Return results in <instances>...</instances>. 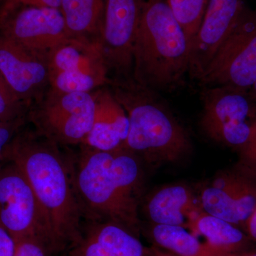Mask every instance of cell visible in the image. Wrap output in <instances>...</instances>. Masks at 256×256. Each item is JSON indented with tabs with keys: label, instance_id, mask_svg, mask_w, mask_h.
<instances>
[{
	"label": "cell",
	"instance_id": "obj_10",
	"mask_svg": "<svg viewBox=\"0 0 256 256\" xmlns=\"http://www.w3.org/2000/svg\"><path fill=\"white\" fill-rule=\"evenodd\" d=\"M0 34L44 54L72 38L60 9L14 2L0 4Z\"/></svg>",
	"mask_w": 256,
	"mask_h": 256
},
{
	"label": "cell",
	"instance_id": "obj_17",
	"mask_svg": "<svg viewBox=\"0 0 256 256\" xmlns=\"http://www.w3.org/2000/svg\"><path fill=\"white\" fill-rule=\"evenodd\" d=\"M188 229L196 236L204 237L207 242L226 254L242 256L256 250V242L242 229L204 212L190 222Z\"/></svg>",
	"mask_w": 256,
	"mask_h": 256
},
{
	"label": "cell",
	"instance_id": "obj_1",
	"mask_svg": "<svg viewBox=\"0 0 256 256\" xmlns=\"http://www.w3.org/2000/svg\"><path fill=\"white\" fill-rule=\"evenodd\" d=\"M80 146L72 168L84 216L92 222H112L138 236L144 188L142 160L124 148L106 152Z\"/></svg>",
	"mask_w": 256,
	"mask_h": 256
},
{
	"label": "cell",
	"instance_id": "obj_18",
	"mask_svg": "<svg viewBox=\"0 0 256 256\" xmlns=\"http://www.w3.org/2000/svg\"><path fill=\"white\" fill-rule=\"evenodd\" d=\"M106 0H62L60 10L72 38L100 44Z\"/></svg>",
	"mask_w": 256,
	"mask_h": 256
},
{
	"label": "cell",
	"instance_id": "obj_31",
	"mask_svg": "<svg viewBox=\"0 0 256 256\" xmlns=\"http://www.w3.org/2000/svg\"><path fill=\"white\" fill-rule=\"evenodd\" d=\"M249 94L256 100V80L254 82V85L252 86V88L249 90Z\"/></svg>",
	"mask_w": 256,
	"mask_h": 256
},
{
	"label": "cell",
	"instance_id": "obj_19",
	"mask_svg": "<svg viewBox=\"0 0 256 256\" xmlns=\"http://www.w3.org/2000/svg\"><path fill=\"white\" fill-rule=\"evenodd\" d=\"M150 235L154 246L178 256H237L222 252L206 242H200L181 226L152 224Z\"/></svg>",
	"mask_w": 256,
	"mask_h": 256
},
{
	"label": "cell",
	"instance_id": "obj_4",
	"mask_svg": "<svg viewBox=\"0 0 256 256\" xmlns=\"http://www.w3.org/2000/svg\"><path fill=\"white\" fill-rule=\"evenodd\" d=\"M190 44L166 0H146L133 47L132 78L158 92L182 86Z\"/></svg>",
	"mask_w": 256,
	"mask_h": 256
},
{
	"label": "cell",
	"instance_id": "obj_22",
	"mask_svg": "<svg viewBox=\"0 0 256 256\" xmlns=\"http://www.w3.org/2000/svg\"><path fill=\"white\" fill-rule=\"evenodd\" d=\"M30 108L18 100L0 75V120H12L28 117Z\"/></svg>",
	"mask_w": 256,
	"mask_h": 256
},
{
	"label": "cell",
	"instance_id": "obj_30",
	"mask_svg": "<svg viewBox=\"0 0 256 256\" xmlns=\"http://www.w3.org/2000/svg\"><path fill=\"white\" fill-rule=\"evenodd\" d=\"M148 250H149L151 256H178L175 255L173 252H168V250L154 245L150 248H148Z\"/></svg>",
	"mask_w": 256,
	"mask_h": 256
},
{
	"label": "cell",
	"instance_id": "obj_11",
	"mask_svg": "<svg viewBox=\"0 0 256 256\" xmlns=\"http://www.w3.org/2000/svg\"><path fill=\"white\" fill-rule=\"evenodd\" d=\"M146 0H106L100 46L110 77H132L133 47Z\"/></svg>",
	"mask_w": 256,
	"mask_h": 256
},
{
	"label": "cell",
	"instance_id": "obj_16",
	"mask_svg": "<svg viewBox=\"0 0 256 256\" xmlns=\"http://www.w3.org/2000/svg\"><path fill=\"white\" fill-rule=\"evenodd\" d=\"M143 212L152 224L188 229L190 222L204 210L190 186L174 184L151 194L143 204Z\"/></svg>",
	"mask_w": 256,
	"mask_h": 256
},
{
	"label": "cell",
	"instance_id": "obj_21",
	"mask_svg": "<svg viewBox=\"0 0 256 256\" xmlns=\"http://www.w3.org/2000/svg\"><path fill=\"white\" fill-rule=\"evenodd\" d=\"M188 36L190 47L206 11L208 0H166Z\"/></svg>",
	"mask_w": 256,
	"mask_h": 256
},
{
	"label": "cell",
	"instance_id": "obj_29",
	"mask_svg": "<svg viewBox=\"0 0 256 256\" xmlns=\"http://www.w3.org/2000/svg\"><path fill=\"white\" fill-rule=\"evenodd\" d=\"M244 232L247 234L249 238L256 244V208L247 220Z\"/></svg>",
	"mask_w": 256,
	"mask_h": 256
},
{
	"label": "cell",
	"instance_id": "obj_13",
	"mask_svg": "<svg viewBox=\"0 0 256 256\" xmlns=\"http://www.w3.org/2000/svg\"><path fill=\"white\" fill-rule=\"evenodd\" d=\"M247 10L244 0H208L190 47L188 75L191 78L198 82L203 76Z\"/></svg>",
	"mask_w": 256,
	"mask_h": 256
},
{
	"label": "cell",
	"instance_id": "obj_24",
	"mask_svg": "<svg viewBox=\"0 0 256 256\" xmlns=\"http://www.w3.org/2000/svg\"><path fill=\"white\" fill-rule=\"evenodd\" d=\"M28 122V116L12 120H0V162L8 161L12 146Z\"/></svg>",
	"mask_w": 256,
	"mask_h": 256
},
{
	"label": "cell",
	"instance_id": "obj_15",
	"mask_svg": "<svg viewBox=\"0 0 256 256\" xmlns=\"http://www.w3.org/2000/svg\"><path fill=\"white\" fill-rule=\"evenodd\" d=\"M94 96L96 112L94 124L82 146L106 152L122 148L129 130L126 110L108 85L95 90Z\"/></svg>",
	"mask_w": 256,
	"mask_h": 256
},
{
	"label": "cell",
	"instance_id": "obj_28",
	"mask_svg": "<svg viewBox=\"0 0 256 256\" xmlns=\"http://www.w3.org/2000/svg\"><path fill=\"white\" fill-rule=\"evenodd\" d=\"M60 2L62 0H0V4L2 2H14L32 6H47L60 9Z\"/></svg>",
	"mask_w": 256,
	"mask_h": 256
},
{
	"label": "cell",
	"instance_id": "obj_27",
	"mask_svg": "<svg viewBox=\"0 0 256 256\" xmlns=\"http://www.w3.org/2000/svg\"><path fill=\"white\" fill-rule=\"evenodd\" d=\"M16 240L0 225V256H14Z\"/></svg>",
	"mask_w": 256,
	"mask_h": 256
},
{
	"label": "cell",
	"instance_id": "obj_32",
	"mask_svg": "<svg viewBox=\"0 0 256 256\" xmlns=\"http://www.w3.org/2000/svg\"><path fill=\"white\" fill-rule=\"evenodd\" d=\"M244 256H256V250H252V252H248L246 255Z\"/></svg>",
	"mask_w": 256,
	"mask_h": 256
},
{
	"label": "cell",
	"instance_id": "obj_9",
	"mask_svg": "<svg viewBox=\"0 0 256 256\" xmlns=\"http://www.w3.org/2000/svg\"><path fill=\"white\" fill-rule=\"evenodd\" d=\"M256 80V11L248 9L198 82L249 92Z\"/></svg>",
	"mask_w": 256,
	"mask_h": 256
},
{
	"label": "cell",
	"instance_id": "obj_8",
	"mask_svg": "<svg viewBox=\"0 0 256 256\" xmlns=\"http://www.w3.org/2000/svg\"><path fill=\"white\" fill-rule=\"evenodd\" d=\"M50 88L63 92H92L110 79L100 44L70 38L48 54Z\"/></svg>",
	"mask_w": 256,
	"mask_h": 256
},
{
	"label": "cell",
	"instance_id": "obj_6",
	"mask_svg": "<svg viewBox=\"0 0 256 256\" xmlns=\"http://www.w3.org/2000/svg\"><path fill=\"white\" fill-rule=\"evenodd\" d=\"M200 126L208 139L239 150L250 139L256 100L249 92L225 86L202 87Z\"/></svg>",
	"mask_w": 256,
	"mask_h": 256
},
{
	"label": "cell",
	"instance_id": "obj_33",
	"mask_svg": "<svg viewBox=\"0 0 256 256\" xmlns=\"http://www.w3.org/2000/svg\"><path fill=\"white\" fill-rule=\"evenodd\" d=\"M3 163L4 162H0V168H1L2 165Z\"/></svg>",
	"mask_w": 256,
	"mask_h": 256
},
{
	"label": "cell",
	"instance_id": "obj_12",
	"mask_svg": "<svg viewBox=\"0 0 256 256\" xmlns=\"http://www.w3.org/2000/svg\"><path fill=\"white\" fill-rule=\"evenodd\" d=\"M0 75L18 100L32 107L50 88L48 54L28 50L0 34Z\"/></svg>",
	"mask_w": 256,
	"mask_h": 256
},
{
	"label": "cell",
	"instance_id": "obj_3",
	"mask_svg": "<svg viewBox=\"0 0 256 256\" xmlns=\"http://www.w3.org/2000/svg\"><path fill=\"white\" fill-rule=\"evenodd\" d=\"M108 86L129 120L122 148L152 166L176 162L190 154L192 142L188 130L160 92L143 86L132 77H110Z\"/></svg>",
	"mask_w": 256,
	"mask_h": 256
},
{
	"label": "cell",
	"instance_id": "obj_2",
	"mask_svg": "<svg viewBox=\"0 0 256 256\" xmlns=\"http://www.w3.org/2000/svg\"><path fill=\"white\" fill-rule=\"evenodd\" d=\"M60 146L36 130L24 128L8 156L26 176L46 216L56 252L79 244L82 238V220L85 218L73 168Z\"/></svg>",
	"mask_w": 256,
	"mask_h": 256
},
{
	"label": "cell",
	"instance_id": "obj_5",
	"mask_svg": "<svg viewBox=\"0 0 256 256\" xmlns=\"http://www.w3.org/2000/svg\"><path fill=\"white\" fill-rule=\"evenodd\" d=\"M94 92H63L48 88L32 106L28 120L42 136L60 146H82L92 130Z\"/></svg>",
	"mask_w": 256,
	"mask_h": 256
},
{
	"label": "cell",
	"instance_id": "obj_26",
	"mask_svg": "<svg viewBox=\"0 0 256 256\" xmlns=\"http://www.w3.org/2000/svg\"><path fill=\"white\" fill-rule=\"evenodd\" d=\"M76 246L70 256H116L99 242L86 236Z\"/></svg>",
	"mask_w": 256,
	"mask_h": 256
},
{
	"label": "cell",
	"instance_id": "obj_14",
	"mask_svg": "<svg viewBox=\"0 0 256 256\" xmlns=\"http://www.w3.org/2000/svg\"><path fill=\"white\" fill-rule=\"evenodd\" d=\"M200 202L204 212L244 230L256 208V182L235 169L222 172L202 188Z\"/></svg>",
	"mask_w": 256,
	"mask_h": 256
},
{
	"label": "cell",
	"instance_id": "obj_25",
	"mask_svg": "<svg viewBox=\"0 0 256 256\" xmlns=\"http://www.w3.org/2000/svg\"><path fill=\"white\" fill-rule=\"evenodd\" d=\"M52 250L48 244L37 237H26L16 240L14 256H48Z\"/></svg>",
	"mask_w": 256,
	"mask_h": 256
},
{
	"label": "cell",
	"instance_id": "obj_20",
	"mask_svg": "<svg viewBox=\"0 0 256 256\" xmlns=\"http://www.w3.org/2000/svg\"><path fill=\"white\" fill-rule=\"evenodd\" d=\"M86 237L99 242L116 256H151L137 236L112 222H92Z\"/></svg>",
	"mask_w": 256,
	"mask_h": 256
},
{
	"label": "cell",
	"instance_id": "obj_23",
	"mask_svg": "<svg viewBox=\"0 0 256 256\" xmlns=\"http://www.w3.org/2000/svg\"><path fill=\"white\" fill-rule=\"evenodd\" d=\"M238 152V160L234 169L256 182V118L252 121V134L248 142Z\"/></svg>",
	"mask_w": 256,
	"mask_h": 256
},
{
	"label": "cell",
	"instance_id": "obj_7",
	"mask_svg": "<svg viewBox=\"0 0 256 256\" xmlns=\"http://www.w3.org/2000/svg\"><path fill=\"white\" fill-rule=\"evenodd\" d=\"M0 225L15 240L37 237L56 252L46 216L26 176L11 160L0 168Z\"/></svg>",
	"mask_w": 256,
	"mask_h": 256
}]
</instances>
